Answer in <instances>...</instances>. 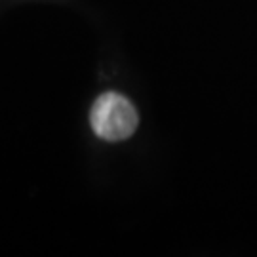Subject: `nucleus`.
Listing matches in <instances>:
<instances>
[{"label": "nucleus", "instance_id": "f257e3e1", "mask_svg": "<svg viewBox=\"0 0 257 257\" xmlns=\"http://www.w3.org/2000/svg\"><path fill=\"white\" fill-rule=\"evenodd\" d=\"M90 122L97 138L105 141H124L134 136L139 118L136 107L124 95L109 92L93 103Z\"/></svg>", "mask_w": 257, "mask_h": 257}]
</instances>
